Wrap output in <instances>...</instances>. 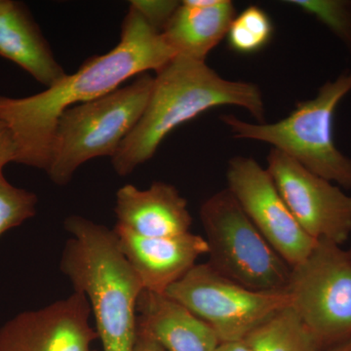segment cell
I'll return each instance as SVG.
<instances>
[{
	"instance_id": "cell-9",
	"label": "cell",
	"mask_w": 351,
	"mask_h": 351,
	"mask_svg": "<svg viewBox=\"0 0 351 351\" xmlns=\"http://www.w3.org/2000/svg\"><path fill=\"white\" fill-rule=\"evenodd\" d=\"M226 181L252 223L291 267L308 257L317 241L293 216L267 168L252 157L234 156L228 162Z\"/></svg>"
},
{
	"instance_id": "cell-2",
	"label": "cell",
	"mask_w": 351,
	"mask_h": 351,
	"mask_svg": "<svg viewBox=\"0 0 351 351\" xmlns=\"http://www.w3.org/2000/svg\"><path fill=\"white\" fill-rule=\"evenodd\" d=\"M156 73L142 117L112 158L120 177L151 160L171 132L212 108H243L265 122V101L255 83L226 80L206 62L184 57H175Z\"/></svg>"
},
{
	"instance_id": "cell-23",
	"label": "cell",
	"mask_w": 351,
	"mask_h": 351,
	"mask_svg": "<svg viewBox=\"0 0 351 351\" xmlns=\"http://www.w3.org/2000/svg\"><path fill=\"white\" fill-rule=\"evenodd\" d=\"M134 351H166L162 346L158 345L156 341L145 336L144 334H141L137 331V339H136L135 346H134Z\"/></svg>"
},
{
	"instance_id": "cell-11",
	"label": "cell",
	"mask_w": 351,
	"mask_h": 351,
	"mask_svg": "<svg viewBox=\"0 0 351 351\" xmlns=\"http://www.w3.org/2000/svg\"><path fill=\"white\" fill-rule=\"evenodd\" d=\"M90 319L86 298L73 292L7 321L0 328V351H91L99 337Z\"/></svg>"
},
{
	"instance_id": "cell-10",
	"label": "cell",
	"mask_w": 351,
	"mask_h": 351,
	"mask_svg": "<svg viewBox=\"0 0 351 351\" xmlns=\"http://www.w3.org/2000/svg\"><path fill=\"white\" fill-rule=\"evenodd\" d=\"M267 170L302 230L318 240L341 246L351 235V196L341 186L270 149Z\"/></svg>"
},
{
	"instance_id": "cell-25",
	"label": "cell",
	"mask_w": 351,
	"mask_h": 351,
	"mask_svg": "<svg viewBox=\"0 0 351 351\" xmlns=\"http://www.w3.org/2000/svg\"><path fill=\"white\" fill-rule=\"evenodd\" d=\"M321 351H351V337L338 345L332 346L331 348Z\"/></svg>"
},
{
	"instance_id": "cell-8",
	"label": "cell",
	"mask_w": 351,
	"mask_h": 351,
	"mask_svg": "<svg viewBox=\"0 0 351 351\" xmlns=\"http://www.w3.org/2000/svg\"><path fill=\"white\" fill-rule=\"evenodd\" d=\"M165 295L206 322L221 343L243 341L274 314L292 306L288 291L250 290L221 276L208 263H196Z\"/></svg>"
},
{
	"instance_id": "cell-27",
	"label": "cell",
	"mask_w": 351,
	"mask_h": 351,
	"mask_svg": "<svg viewBox=\"0 0 351 351\" xmlns=\"http://www.w3.org/2000/svg\"><path fill=\"white\" fill-rule=\"evenodd\" d=\"M91 351H97V350H92Z\"/></svg>"
},
{
	"instance_id": "cell-5",
	"label": "cell",
	"mask_w": 351,
	"mask_h": 351,
	"mask_svg": "<svg viewBox=\"0 0 351 351\" xmlns=\"http://www.w3.org/2000/svg\"><path fill=\"white\" fill-rule=\"evenodd\" d=\"M154 76H136L126 86L69 108L58 121L45 172L57 186H66L83 164L112 158L137 126L149 103Z\"/></svg>"
},
{
	"instance_id": "cell-13",
	"label": "cell",
	"mask_w": 351,
	"mask_h": 351,
	"mask_svg": "<svg viewBox=\"0 0 351 351\" xmlns=\"http://www.w3.org/2000/svg\"><path fill=\"white\" fill-rule=\"evenodd\" d=\"M115 225L145 237H168L191 232L188 201L173 184L154 182L147 189L125 184L117 191Z\"/></svg>"
},
{
	"instance_id": "cell-3",
	"label": "cell",
	"mask_w": 351,
	"mask_h": 351,
	"mask_svg": "<svg viewBox=\"0 0 351 351\" xmlns=\"http://www.w3.org/2000/svg\"><path fill=\"white\" fill-rule=\"evenodd\" d=\"M64 228L71 237L62 252L60 269L75 292L89 302L104 351H134L137 304L143 284L127 260L114 230L71 215Z\"/></svg>"
},
{
	"instance_id": "cell-24",
	"label": "cell",
	"mask_w": 351,
	"mask_h": 351,
	"mask_svg": "<svg viewBox=\"0 0 351 351\" xmlns=\"http://www.w3.org/2000/svg\"><path fill=\"white\" fill-rule=\"evenodd\" d=\"M216 351H251L243 341L221 343Z\"/></svg>"
},
{
	"instance_id": "cell-6",
	"label": "cell",
	"mask_w": 351,
	"mask_h": 351,
	"mask_svg": "<svg viewBox=\"0 0 351 351\" xmlns=\"http://www.w3.org/2000/svg\"><path fill=\"white\" fill-rule=\"evenodd\" d=\"M208 263L221 276L258 292L287 291L292 267L252 223L228 189L201 205Z\"/></svg>"
},
{
	"instance_id": "cell-26",
	"label": "cell",
	"mask_w": 351,
	"mask_h": 351,
	"mask_svg": "<svg viewBox=\"0 0 351 351\" xmlns=\"http://www.w3.org/2000/svg\"><path fill=\"white\" fill-rule=\"evenodd\" d=\"M348 255H350V257L351 258V247L350 249H348Z\"/></svg>"
},
{
	"instance_id": "cell-17",
	"label": "cell",
	"mask_w": 351,
	"mask_h": 351,
	"mask_svg": "<svg viewBox=\"0 0 351 351\" xmlns=\"http://www.w3.org/2000/svg\"><path fill=\"white\" fill-rule=\"evenodd\" d=\"M251 351H321L292 306L285 307L243 339Z\"/></svg>"
},
{
	"instance_id": "cell-22",
	"label": "cell",
	"mask_w": 351,
	"mask_h": 351,
	"mask_svg": "<svg viewBox=\"0 0 351 351\" xmlns=\"http://www.w3.org/2000/svg\"><path fill=\"white\" fill-rule=\"evenodd\" d=\"M17 147L10 129L0 120V174L7 164L16 163Z\"/></svg>"
},
{
	"instance_id": "cell-20",
	"label": "cell",
	"mask_w": 351,
	"mask_h": 351,
	"mask_svg": "<svg viewBox=\"0 0 351 351\" xmlns=\"http://www.w3.org/2000/svg\"><path fill=\"white\" fill-rule=\"evenodd\" d=\"M38 197L32 191L13 186L0 174V237L34 218Z\"/></svg>"
},
{
	"instance_id": "cell-19",
	"label": "cell",
	"mask_w": 351,
	"mask_h": 351,
	"mask_svg": "<svg viewBox=\"0 0 351 351\" xmlns=\"http://www.w3.org/2000/svg\"><path fill=\"white\" fill-rule=\"evenodd\" d=\"M286 2L315 18L351 52V1L289 0Z\"/></svg>"
},
{
	"instance_id": "cell-1",
	"label": "cell",
	"mask_w": 351,
	"mask_h": 351,
	"mask_svg": "<svg viewBox=\"0 0 351 351\" xmlns=\"http://www.w3.org/2000/svg\"><path fill=\"white\" fill-rule=\"evenodd\" d=\"M176 57L161 32L129 7L120 41L88 59L73 75L22 98L0 95V120L12 133L16 163L46 171L58 121L69 108L101 98L134 76L158 71Z\"/></svg>"
},
{
	"instance_id": "cell-18",
	"label": "cell",
	"mask_w": 351,
	"mask_h": 351,
	"mask_svg": "<svg viewBox=\"0 0 351 351\" xmlns=\"http://www.w3.org/2000/svg\"><path fill=\"white\" fill-rule=\"evenodd\" d=\"M269 14L258 6H249L235 16L226 38L234 52L249 55L263 50L274 36Z\"/></svg>"
},
{
	"instance_id": "cell-21",
	"label": "cell",
	"mask_w": 351,
	"mask_h": 351,
	"mask_svg": "<svg viewBox=\"0 0 351 351\" xmlns=\"http://www.w3.org/2000/svg\"><path fill=\"white\" fill-rule=\"evenodd\" d=\"M181 1L177 0H132L130 8L140 14L152 29L162 32L174 14L177 12Z\"/></svg>"
},
{
	"instance_id": "cell-12",
	"label": "cell",
	"mask_w": 351,
	"mask_h": 351,
	"mask_svg": "<svg viewBox=\"0 0 351 351\" xmlns=\"http://www.w3.org/2000/svg\"><path fill=\"white\" fill-rule=\"evenodd\" d=\"M113 230L144 290L149 292L165 294L195 267L198 258L208 254L206 240L195 233L145 237L117 225Z\"/></svg>"
},
{
	"instance_id": "cell-16",
	"label": "cell",
	"mask_w": 351,
	"mask_h": 351,
	"mask_svg": "<svg viewBox=\"0 0 351 351\" xmlns=\"http://www.w3.org/2000/svg\"><path fill=\"white\" fill-rule=\"evenodd\" d=\"M235 16L230 0H184L161 34L176 57L205 62Z\"/></svg>"
},
{
	"instance_id": "cell-14",
	"label": "cell",
	"mask_w": 351,
	"mask_h": 351,
	"mask_svg": "<svg viewBox=\"0 0 351 351\" xmlns=\"http://www.w3.org/2000/svg\"><path fill=\"white\" fill-rule=\"evenodd\" d=\"M138 332L166 351H216L219 339L206 322L165 294L143 291L137 304Z\"/></svg>"
},
{
	"instance_id": "cell-7",
	"label": "cell",
	"mask_w": 351,
	"mask_h": 351,
	"mask_svg": "<svg viewBox=\"0 0 351 351\" xmlns=\"http://www.w3.org/2000/svg\"><path fill=\"white\" fill-rule=\"evenodd\" d=\"M292 306L321 350L351 337V258L339 245L318 240L306 260L292 267Z\"/></svg>"
},
{
	"instance_id": "cell-4",
	"label": "cell",
	"mask_w": 351,
	"mask_h": 351,
	"mask_svg": "<svg viewBox=\"0 0 351 351\" xmlns=\"http://www.w3.org/2000/svg\"><path fill=\"white\" fill-rule=\"evenodd\" d=\"M351 92V69L328 80L313 99L302 101L285 119L274 123L248 122L232 114L221 117L234 138L271 145L327 181L351 189V158L334 140V117Z\"/></svg>"
},
{
	"instance_id": "cell-15",
	"label": "cell",
	"mask_w": 351,
	"mask_h": 351,
	"mask_svg": "<svg viewBox=\"0 0 351 351\" xmlns=\"http://www.w3.org/2000/svg\"><path fill=\"white\" fill-rule=\"evenodd\" d=\"M0 57L46 88L66 75L29 9L15 0H0Z\"/></svg>"
}]
</instances>
